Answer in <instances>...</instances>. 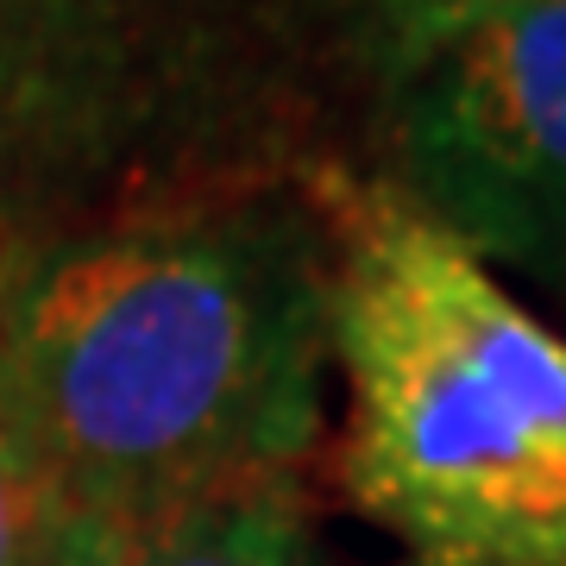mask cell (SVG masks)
I'll return each mask as SVG.
<instances>
[{"label": "cell", "instance_id": "cell-5", "mask_svg": "<svg viewBox=\"0 0 566 566\" xmlns=\"http://www.w3.org/2000/svg\"><path fill=\"white\" fill-rule=\"evenodd\" d=\"M63 510L51 504L44 479L32 472L25 447L0 416V566H57Z\"/></svg>", "mask_w": 566, "mask_h": 566}, {"label": "cell", "instance_id": "cell-6", "mask_svg": "<svg viewBox=\"0 0 566 566\" xmlns=\"http://www.w3.org/2000/svg\"><path fill=\"white\" fill-rule=\"evenodd\" d=\"M510 7H542V0H365L371 25L397 51V70L416 63L422 51H434L441 39L465 32V25L491 20V13H510Z\"/></svg>", "mask_w": 566, "mask_h": 566}, {"label": "cell", "instance_id": "cell-4", "mask_svg": "<svg viewBox=\"0 0 566 566\" xmlns=\"http://www.w3.org/2000/svg\"><path fill=\"white\" fill-rule=\"evenodd\" d=\"M70 566H315L303 497L290 479H252L177 497L145 516H63Z\"/></svg>", "mask_w": 566, "mask_h": 566}, {"label": "cell", "instance_id": "cell-1", "mask_svg": "<svg viewBox=\"0 0 566 566\" xmlns=\"http://www.w3.org/2000/svg\"><path fill=\"white\" fill-rule=\"evenodd\" d=\"M334 245L277 202L114 227L0 322V416L82 523L290 479L322 434Z\"/></svg>", "mask_w": 566, "mask_h": 566}, {"label": "cell", "instance_id": "cell-3", "mask_svg": "<svg viewBox=\"0 0 566 566\" xmlns=\"http://www.w3.org/2000/svg\"><path fill=\"white\" fill-rule=\"evenodd\" d=\"M390 196L510 271L566 296V0L510 7L403 63Z\"/></svg>", "mask_w": 566, "mask_h": 566}, {"label": "cell", "instance_id": "cell-2", "mask_svg": "<svg viewBox=\"0 0 566 566\" xmlns=\"http://www.w3.org/2000/svg\"><path fill=\"white\" fill-rule=\"evenodd\" d=\"M340 479L416 566H566V340L371 189L334 240Z\"/></svg>", "mask_w": 566, "mask_h": 566}, {"label": "cell", "instance_id": "cell-7", "mask_svg": "<svg viewBox=\"0 0 566 566\" xmlns=\"http://www.w3.org/2000/svg\"><path fill=\"white\" fill-rule=\"evenodd\" d=\"M57 566H70V554H63V547H57Z\"/></svg>", "mask_w": 566, "mask_h": 566}]
</instances>
